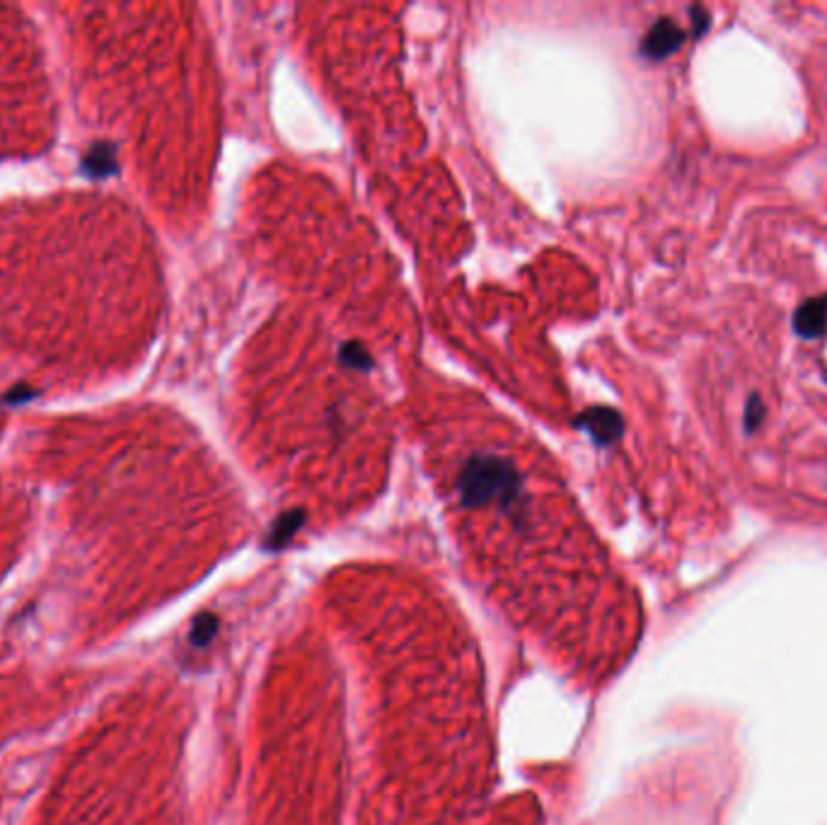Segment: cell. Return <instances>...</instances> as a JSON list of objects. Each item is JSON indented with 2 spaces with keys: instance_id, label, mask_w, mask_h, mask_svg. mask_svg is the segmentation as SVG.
<instances>
[{
  "instance_id": "7a4b0ae2",
  "label": "cell",
  "mask_w": 827,
  "mask_h": 825,
  "mask_svg": "<svg viewBox=\"0 0 827 825\" xmlns=\"http://www.w3.org/2000/svg\"><path fill=\"white\" fill-rule=\"evenodd\" d=\"M73 107L138 189L163 208L194 199L189 22L173 8L59 6Z\"/></svg>"
},
{
  "instance_id": "3957f363",
  "label": "cell",
  "mask_w": 827,
  "mask_h": 825,
  "mask_svg": "<svg viewBox=\"0 0 827 825\" xmlns=\"http://www.w3.org/2000/svg\"><path fill=\"white\" fill-rule=\"evenodd\" d=\"M59 134L49 53L18 6H0V163L41 158Z\"/></svg>"
},
{
  "instance_id": "6da1fadb",
  "label": "cell",
  "mask_w": 827,
  "mask_h": 825,
  "mask_svg": "<svg viewBox=\"0 0 827 825\" xmlns=\"http://www.w3.org/2000/svg\"><path fill=\"white\" fill-rule=\"evenodd\" d=\"M163 296L156 243L117 194L0 199V375L24 393L76 397L134 373Z\"/></svg>"
},
{
  "instance_id": "5b68a950",
  "label": "cell",
  "mask_w": 827,
  "mask_h": 825,
  "mask_svg": "<svg viewBox=\"0 0 827 825\" xmlns=\"http://www.w3.org/2000/svg\"><path fill=\"white\" fill-rule=\"evenodd\" d=\"M3 431H6V412H3V404H0V439H3Z\"/></svg>"
},
{
  "instance_id": "277c9868",
  "label": "cell",
  "mask_w": 827,
  "mask_h": 825,
  "mask_svg": "<svg viewBox=\"0 0 827 825\" xmlns=\"http://www.w3.org/2000/svg\"><path fill=\"white\" fill-rule=\"evenodd\" d=\"M827 327V296L806 303L796 315V330L804 337H820Z\"/></svg>"
}]
</instances>
